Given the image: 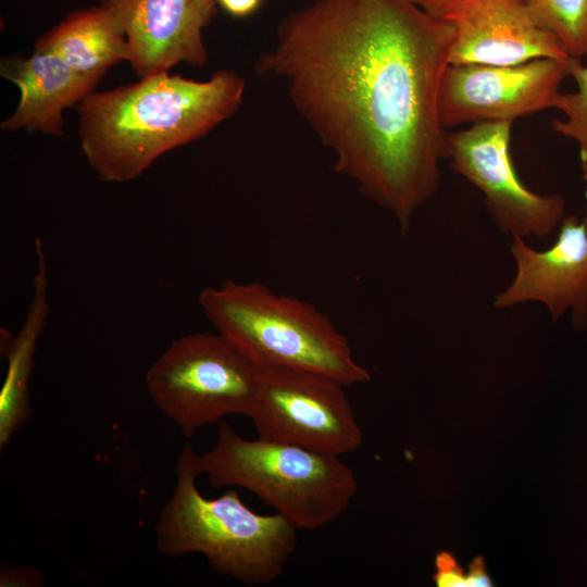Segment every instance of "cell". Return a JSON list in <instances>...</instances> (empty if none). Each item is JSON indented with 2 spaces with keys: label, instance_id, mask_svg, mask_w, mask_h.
I'll return each mask as SVG.
<instances>
[{
  "label": "cell",
  "instance_id": "cell-19",
  "mask_svg": "<svg viewBox=\"0 0 587 587\" xmlns=\"http://www.w3.org/2000/svg\"><path fill=\"white\" fill-rule=\"evenodd\" d=\"M217 4L235 17H246L259 10L262 0H217Z\"/></svg>",
  "mask_w": 587,
  "mask_h": 587
},
{
  "label": "cell",
  "instance_id": "cell-22",
  "mask_svg": "<svg viewBox=\"0 0 587 587\" xmlns=\"http://www.w3.org/2000/svg\"><path fill=\"white\" fill-rule=\"evenodd\" d=\"M425 12L441 17L447 7L454 0H410Z\"/></svg>",
  "mask_w": 587,
  "mask_h": 587
},
{
  "label": "cell",
  "instance_id": "cell-5",
  "mask_svg": "<svg viewBox=\"0 0 587 587\" xmlns=\"http://www.w3.org/2000/svg\"><path fill=\"white\" fill-rule=\"evenodd\" d=\"M196 467L213 488L247 489L308 530L344 514L358 488L341 457L261 437L246 439L225 421L213 448L196 455Z\"/></svg>",
  "mask_w": 587,
  "mask_h": 587
},
{
  "label": "cell",
  "instance_id": "cell-20",
  "mask_svg": "<svg viewBox=\"0 0 587 587\" xmlns=\"http://www.w3.org/2000/svg\"><path fill=\"white\" fill-rule=\"evenodd\" d=\"M1 576H14V579L10 586H39L42 583V578L33 567L23 566L18 569L1 570Z\"/></svg>",
  "mask_w": 587,
  "mask_h": 587
},
{
  "label": "cell",
  "instance_id": "cell-16",
  "mask_svg": "<svg viewBox=\"0 0 587 587\" xmlns=\"http://www.w3.org/2000/svg\"><path fill=\"white\" fill-rule=\"evenodd\" d=\"M534 21L554 35L571 58L587 55V0H522Z\"/></svg>",
  "mask_w": 587,
  "mask_h": 587
},
{
  "label": "cell",
  "instance_id": "cell-11",
  "mask_svg": "<svg viewBox=\"0 0 587 587\" xmlns=\"http://www.w3.org/2000/svg\"><path fill=\"white\" fill-rule=\"evenodd\" d=\"M511 253L516 273L509 286L497 294L494 305L511 308L526 302H540L558 321L572 313L575 329L587 327V214L584 220L565 216L555 242L544 251L526 245L512 235Z\"/></svg>",
  "mask_w": 587,
  "mask_h": 587
},
{
  "label": "cell",
  "instance_id": "cell-8",
  "mask_svg": "<svg viewBox=\"0 0 587 587\" xmlns=\"http://www.w3.org/2000/svg\"><path fill=\"white\" fill-rule=\"evenodd\" d=\"M512 123L482 122L447 134L446 158L483 192L502 234L542 238L565 217V201L559 195L536 193L519 178L510 155Z\"/></svg>",
  "mask_w": 587,
  "mask_h": 587
},
{
  "label": "cell",
  "instance_id": "cell-6",
  "mask_svg": "<svg viewBox=\"0 0 587 587\" xmlns=\"http://www.w3.org/2000/svg\"><path fill=\"white\" fill-rule=\"evenodd\" d=\"M261 370L218 333L174 339L152 363L145 385L154 405L189 438L230 414L250 417Z\"/></svg>",
  "mask_w": 587,
  "mask_h": 587
},
{
  "label": "cell",
  "instance_id": "cell-9",
  "mask_svg": "<svg viewBox=\"0 0 587 587\" xmlns=\"http://www.w3.org/2000/svg\"><path fill=\"white\" fill-rule=\"evenodd\" d=\"M569 62V61H567ZM567 62L535 59L514 65L449 64L438 111L445 129L511 121L554 107Z\"/></svg>",
  "mask_w": 587,
  "mask_h": 587
},
{
  "label": "cell",
  "instance_id": "cell-12",
  "mask_svg": "<svg viewBox=\"0 0 587 587\" xmlns=\"http://www.w3.org/2000/svg\"><path fill=\"white\" fill-rule=\"evenodd\" d=\"M121 22L129 47L128 63L138 77L178 63L203 66L208 51L202 30L216 13L217 0H101Z\"/></svg>",
  "mask_w": 587,
  "mask_h": 587
},
{
  "label": "cell",
  "instance_id": "cell-18",
  "mask_svg": "<svg viewBox=\"0 0 587 587\" xmlns=\"http://www.w3.org/2000/svg\"><path fill=\"white\" fill-rule=\"evenodd\" d=\"M434 580L439 587H467L469 576L463 573L452 554L442 551L435 560ZM470 587V586H469Z\"/></svg>",
  "mask_w": 587,
  "mask_h": 587
},
{
  "label": "cell",
  "instance_id": "cell-17",
  "mask_svg": "<svg viewBox=\"0 0 587 587\" xmlns=\"http://www.w3.org/2000/svg\"><path fill=\"white\" fill-rule=\"evenodd\" d=\"M567 74L577 84L576 92H559L554 107L565 114V120H554V132L574 139L579 145V153L587 154V65L582 59L570 58Z\"/></svg>",
  "mask_w": 587,
  "mask_h": 587
},
{
  "label": "cell",
  "instance_id": "cell-13",
  "mask_svg": "<svg viewBox=\"0 0 587 587\" xmlns=\"http://www.w3.org/2000/svg\"><path fill=\"white\" fill-rule=\"evenodd\" d=\"M1 76L21 92L13 114L1 123L7 132L26 129L62 137V112L77 105L102 76L82 73L49 51L34 50L28 58H3Z\"/></svg>",
  "mask_w": 587,
  "mask_h": 587
},
{
  "label": "cell",
  "instance_id": "cell-21",
  "mask_svg": "<svg viewBox=\"0 0 587 587\" xmlns=\"http://www.w3.org/2000/svg\"><path fill=\"white\" fill-rule=\"evenodd\" d=\"M467 576L470 587L492 586V580L486 572L485 562L480 555L474 558L471 562Z\"/></svg>",
  "mask_w": 587,
  "mask_h": 587
},
{
  "label": "cell",
  "instance_id": "cell-1",
  "mask_svg": "<svg viewBox=\"0 0 587 587\" xmlns=\"http://www.w3.org/2000/svg\"><path fill=\"white\" fill-rule=\"evenodd\" d=\"M452 36L447 20L410 0H314L284 17L255 63L285 83L336 172L402 232L439 185L438 99Z\"/></svg>",
  "mask_w": 587,
  "mask_h": 587
},
{
  "label": "cell",
  "instance_id": "cell-4",
  "mask_svg": "<svg viewBox=\"0 0 587 587\" xmlns=\"http://www.w3.org/2000/svg\"><path fill=\"white\" fill-rule=\"evenodd\" d=\"M198 303L216 333L262 371H310L346 387L371 379L347 338L309 302L261 283L228 279L205 287Z\"/></svg>",
  "mask_w": 587,
  "mask_h": 587
},
{
  "label": "cell",
  "instance_id": "cell-3",
  "mask_svg": "<svg viewBox=\"0 0 587 587\" xmlns=\"http://www.w3.org/2000/svg\"><path fill=\"white\" fill-rule=\"evenodd\" d=\"M192 446L176 462V483L155 526V544L166 558L200 553L212 570L247 586L277 579L297 545V527L275 513L248 508L236 488L214 499L199 491Z\"/></svg>",
  "mask_w": 587,
  "mask_h": 587
},
{
  "label": "cell",
  "instance_id": "cell-7",
  "mask_svg": "<svg viewBox=\"0 0 587 587\" xmlns=\"http://www.w3.org/2000/svg\"><path fill=\"white\" fill-rule=\"evenodd\" d=\"M329 376L261 370L250 419L258 437L341 457L362 445V429L345 392Z\"/></svg>",
  "mask_w": 587,
  "mask_h": 587
},
{
  "label": "cell",
  "instance_id": "cell-10",
  "mask_svg": "<svg viewBox=\"0 0 587 587\" xmlns=\"http://www.w3.org/2000/svg\"><path fill=\"white\" fill-rule=\"evenodd\" d=\"M453 29L449 64L514 65L570 55L522 0H454L441 15Z\"/></svg>",
  "mask_w": 587,
  "mask_h": 587
},
{
  "label": "cell",
  "instance_id": "cell-14",
  "mask_svg": "<svg viewBox=\"0 0 587 587\" xmlns=\"http://www.w3.org/2000/svg\"><path fill=\"white\" fill-rule=\"evenodd\" d=\"M36 272L33 295L22 327L16 335L1 329V355L8 361L7 374L0 389V450L30 417V377L37 342L45 330L50 312L49 273L43 242H34Z\"/></svg>",
  "mask_w": 587,
  "mask_h": 587
},
{
  "label": "cell",
  "instance_id": "cell-2",
  "mask_svg": "<svg viewBox=\"0 0 587 587\" xmlns=\"http://www.w3.org/2000/svg\"><path fill=\"white\" fill-rule=\"evenodd\" d=\"M245 89L239 74L220 70L202 82L162 72L92 91L76 105L80 148L100 180L130 182L165 152L233 116Z\"/></svg>",
  "mask_w": 587,
  "mask_h": 587
},
{
  "label": "cell",
  "instance_id": "cell-23",
  "mask_svg": "<svg viewBox=\"0 0 587 587\" xmlns=\"http://www.w3.org/2000/svg\"><path fill=\"white\" fill-rule=\"evenodd\" d=\"M579 157H580V165H582L583 177L587 183V154L586 153H579Z\"/></svg>",
  "mask_w": 587,
  "mask_h": 587
},
{
  "label": "cell",
  "instance_id": "cell-15",
  "mask_svg": "<svg viewBox=\"0 0 587 587\" xmlns=\"http://www.w3.org/2000/svg\"><path fill=\"white\" fill-rule=\"evenodd\" d=\"M34 50L52 52L73 68L99 76L129 59L124 28L102 4L71 12L37 40Z\"/></svg>",
  "mask_w": 587,
  "mask_h": 587
}]
</instances>
